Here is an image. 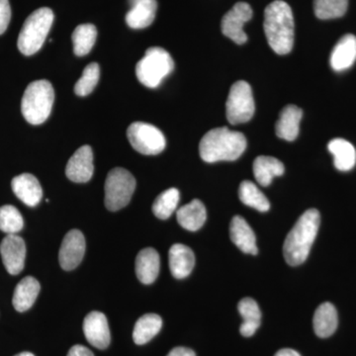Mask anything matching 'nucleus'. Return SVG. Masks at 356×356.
Instances as JSON below:
<instances>
[{"label":"nucleus","mask_w":356,"mask_h":356,"mask_svg":"<svg viewBox=\"0 0 356 356\" xmlns=\"http://www.w3.org/2000/svg\"><path fill=\"white\" fill-rule=\"evenodd\" d=\"M127 137L131 146L145 156H156L165 149L166 140L159 129L152 124L135 122L129 126Z\"/></svg>","instance_id":"9"},{"label":"nucleus","mask_w":356,"mask_h":356,"mask_svg":"<svg viewBox=\"0 0 356 356\" xmlns=\"http://www.w3.org/2000/svg\"><path fill=\"white\" fill-rule=\"evenodd\" d=\"M303 111L295 105H288L281 111L280 119L276 122V135L280 139L293 142L299 135L300 122Z\"/></svg>","instance_id":"20"},{"label":"nucleus","mask_w":356,"mask_h":356,"mask_svg":"<svg viewBox=\"0 0 356 356\" xmlns=\"http://www.w3.org/2000/svg\"><path fill=\"white\" fill-rule=\"evenodd\" d=\"M11 19V8L9 0H0V35L3 34Z\"/></svg>","instance_id":"35"},{"label":"nucleus","mask_w":356,"mask_h":356,"mask_svg":"<svg viewBox=\"0 0 356 356\" xmlns=\"http://www.w3.org/2000/svg\"><path fill=\"white\" fill-rule=\"evenodd\" d=\"M356 60V37L344 35L334 46L331 55V65L336 72L350 69Z\"/></svg>","instance_id":"19"},{"label":"nucleus","mask_w":356,"mask_h":356,"mask_svg":"<svg viewBox=\"0 0 356 356\" xmlns=\"http://www.w3.org/2000/svg\"><path fill=\"white\" fill-rule=\"evenodd\" d=\"M274 356H301L297 353L296 350H291V348H283L275 353Z\"/></svg>","instance_id":"38"},{"label":"nucleus","mask_w":356,"mask_h":356,"mask_svg":"<svg viewBox=\"0 0 356 356\" xmlns=\"http://www.w3.org/2000/svg\"><path fill=\"white\" fill-rule=\"evenodd\" d=\"M168 259L170 271L177 280L187 277L195 266V255L191 248L182 243H175L170 248Z\"/></svg>","instance_id":"18"},{"label":"nucleus","mask_w":356,"mask_h":356,"mask_svg":"<svg viewBox=\"0 0 356 356\" xmlns=\"http://www.w3.org/2000/svg\"><path fill=\"white\" fill-rule=\"evenodd\" d=\"M54 17L51 9L42 7L26 19L17 42L23 55H34L42 48L53 25Z\"/></svg>","instance_id":"5"},{"label":"nucleus","mask_w":356,"mask_h":356,"mask_svg":"<svg viewBox=\"0 0 356 356\" xmlns=\"http://www.w3.org/2000/svg\"><path fill=\"white\" fill-rule=\"evenodd\" d=\"M40 289L39 281L33 276H26L18 283L14 290L13 304L16 311L25 312L29 310L37 297H38Z\"/></svg>","instance_id":"22"},{"label":"nucleus","mask_w":356,"mask_h":356,"mask_svg":"<svg viewBox=\"0 0 356 356\" xmlns=\"http://www.w3.org/2000/svg\"><path fill=\"white\" fill-rule=\"evenodd\" d=\"M15 356H35L31 353H27V351H25V353H21L19 355H15Z\"/></svg>","instance_id":"39"},{"label":"nucleus","mask_w":356,"mask_h":356,"mask_svg":"<svg viewBox=\"0 0 356 356\" xmlns=\"http://www.w3.org/2000/svg\"><path fill=\"white\" fill-rule=\"evenodd\" d=\"M238 310L243 318L240 332L242 336L250 337L254 336L255 332L261 327V312L257 302L252 298L241 300Z\"/></svg>","instance_id":"27"},{"label":"nucleus","mask_w":356,"mask_h":356,"mask_svg":"<svg viewBox=\"0 0 356 356\" xmlns=\"http://www.w3.org/2000/svg\"><path fill=\"white\" fill-rule=\"evenodd\" d=\"M168 356H196V355L191 348H175L170 350Z\"/></svg>","instance_id":"37"},{"label":"nucleus","mask_w":356,"mask_h":356,"mask_svg":"<svg viewBox=\"0 0 356 356\" xmlns=\"http://www.w3.org/2000/svg\"><path fill=\"white\" fill-rule=\"evenodd\" d=\"M320 222L318 211L309 209L289 232L283 245V254L289 266H298L306 261L318 235Z\"/></svg>","instance_id":"3"},{"label":"nucleus","mask_w":356,"mask_h":356,"mask_svg":"<svg viewBox=\"0 0 356 356\" xmlns=\"http://www.w3.org/2000/svg\"><path fill=\"white\" fill-rule=\"evenodd\" d=\"M96 37H97V30L95 25L77 26L72 37L74 54L79 57L88 55L95 46Z\"/></svg>","instance_id":"30"},{"label":"nucleus","mask_w":356,"mask_h":356,"mask_svg":"<svg viewBox=\"0 0 356 356\" xmlns=\"http://www.w3.org/2000/svg\"><path fill=\"white\" fill-rule=\"evenodd\" d=\"M247 149L245 135L226 127L213 129L206 133L199 145L201 159L206 163L233 161Z\"/></svg>","instance_id":"2"},{"label":"nucleus","mask_w":356,"mask_h":356,"mask_svg":"<svg viewBox=\"0 0 356 356\" xmlns=\"http://www.w3.org/2000/svg\"><path fill=\"white\" fill-rule=\"evenodd\" d=\"M95 172L93 152L91 147L83 146L76 149L67 161L65 175L72 181L86 184L92 178Z\"/></svg>","instance_id":"13"},{"label":"nucleus","mask_w":356,"mask_h":356,"mask_svg":"<svg viewBox=\"0 0 356 356\" xmlns=\"http://www.w3.org/2000/svg\"><path fill=\"white\" fill-rule=\"evenodd\" d=\"M55 102V91L50 81H33L26 88L21 102V111L28 123L41 125L50 116Z\"/></svg>","instance_id":"4"},{"label":"nucleus","mask_w":356,"mask_h":356,"mask_svg":"<svg viewBox=\"0 0 356 356\" xmlns=\"http://www.w3.org/2000/svg\"><path fill=\"white\" fill-rule=\"evenodd\" d=\"M313 324L314 331L318 337L325 339L334 334L339 325L336 307L329 302L318 306L314 315Z\"/></svg>","instance_id":"24"},{"label":"nucleus","mask_w":356,"mask_h":356,"mask_svg":"<svg viewBox=\"0 0 356 356\" xmlns=\"http://www.w3.org/2000/svg\"><path fill=\"white\" fill-rule=\"evenodd\" d=\"M0 254L6 270L11 275H17L24 268L25 242L17 235H7L0 243Z\"/></svg>","instance_id":"12"},{"label":"nucleus","mask_w":356,"mask_h":356,"mask_svg":"<svg viewBox=\"0 0 356 356\" xmlns=\"http://www.w3.org/2000/svg\"><path fill=\"white\" fill-rule=\"evenodd\" d=\"M177 221L180 226L188 231L195 232L202 228L207 219L205 206L198 199L182 206L177 211Z\"/></svg>","instance_id":"23"},{"label":"nucleus","mask_w":356,"mask_h":356,"mask_svg":"<svg viewBox=\"0 0 356 356\" xmlns=\"http://www.w3.org/2000/svg\"><path fill=\"white\" fill-rule=\"evenodd\" d=\"M229 238L236 247L245 254L257 255L259 252L254 231L243 217L235 216L232 219L229 224Z\"/></svg>","instance_id":"17"},{"label":"nucleus","mask_w":356,"mask_h":356,"mask_svg":"<svg viewBox=\"0 0 356 356\" xmlns=\"http://www.w3.org/2000/svg\"><path fill=\"white\" fill-rule=\"evenodd\" d=\"M255 110L252 88L247 81H236L229 90L226 103L227 120L232 125L247 123Z\"/></svg>","instance_id":"8"},{"label":"nucleus","mask_w":356,"mask_h":356,"mask_svg":"<svg viewBox=\"0 0 356 356\" xmlns=\"http://www.w3.org/2000/svg\"><path fill=\"white\" fill-rule=\"evenodd\" d=\"M67 356H95V355H93L92 351L88 350L86 346L77 344V346H72L70 348Z\"/></svg>","instance_id":"36"},{"label":"nucleus","mask_w":356,"mask_h":356,"mask_svg":"<svg viewBox=\"0 0 356 356\" xmlns=\"http://www.w3.org/2000/svg\"><path fill=\"white\" fill-rule=\"evenodd\" d=\"M348 0H314V11L318 19L339 18L348 10Z\"/></svg>","instance_id":"32"},{"label":"nucleus","mask_w":356,"mask_h":356,"mask_svg":"<svg viewBox=\"0 0 356 356\" xmlns=\"http://www.w3.org/2000/svg\"><path fill=\"white\" fill-rule=\"evenodd\" d=\"M159 255L154 248H147L140 250L136 259V274L143 284H152L159 273Z\"/></svg>","instance_id":"21"},{"label":"nucleus","mask_w":356,"mask_h":356,"mask_svg":"<svg viewBox=\"0 0 356 356\" xmlns=\"http://www.w3.org/2000/svg\"><path fill=\"white\" fill-rule=\"evenodd\" d=\"M24 226L22 215L13 205L0 207V231L7 235H16Z\"/></svg>","instance_id":"33"},{"label":"nucleus","mask_w":356,"mask_h":356,"mask_svg":"<svg viewBox=\"0 0 356 356\" xmlns=\"http://www.w3.org/2000/svg\"><path fill=\"white\" fill-rule=\"evenodd\" d=\"M86 252V238L79 229H72L65 235L60 248L58 259L63 269L70 271L81 264Z\"/></svg>","instance_id":"11"},{"label":"nucleus","mask_w":356,"mask_h":356,"mask_svg":"<svg viewBox=\"0 0 356 356\" xmlns=\"http://www.w3.org/2000/svg\"><path fill=\"white\" fill-rule=\"evenodd\" d=\"M252 170L255 179L261 186H268L276 177H281L284 173V165L280 159L273 156H261L254 159Z\"/></svg>","instance_id":"25"},{"label":"nucleus","mask_w":356,"mask_h":356,"mask_svg":"<svg viewBox=\"0 0 356 356\" xmlns=\"http://www.w3.org/2000/svg\"><path fill=\"white\" fill-rule=\"evenodd\" d=\"M180 194L177 188H170L159 194L153 204L154 216L161 220L168 219L177 210Z\"/></svg>","instance_id":"31"},{"label":"nucleus","mask_w":356,"mask_h":356,"mask_svg":"<svg viewBox=\"0 0 356 356\" xmlns=\"http://www.w3.org/2000/svg\"><path fill=\"white\" fill-rule=\"evenodd\" d=\"M173 69L175 62L168 51L161 47H152L136 65V76L147 88H156Z\"/></svg>","instance_id":"6"},{"label":"nucleus","mask_w":356,"mask_h":356,"mask_svg":"<svg viewBox=\"0 0 356 356\" xmlns=\"http://www.w3.org/2000/svg\"><path fill=\"white\" fill-rule=\"evenodd\" d=\"M130 10L126 15V23L132 29H145L153 24L156 18V0H129Z\"/></svg>","instance_id":"15"},{"label":"nucleus","mask_w":356,"mask_h":356,"mask_svg":"<svg viewBox=\"0 0 356 356\" xmlns=\"http://www.w3.org/2000/svg\"><path fill=\"white\" fill-rule=\"evenodd\" d=\"M330 153L334 156L337 170L350 172L356 163V151L353 144L344 139H334L327 145Z\"/></svg>","instance_id":"26"},{"label":"nucleus","mask_w":356,"mask_h":356,"mask_svg":"<svg viewBox=\"0 0 356 356\" xmlns=\"http://www.w3.org/2000/svg\"><path fill=\"white\" fill-rule=\"evenodd\" d=\"M238 197L245 205L254 208L259 212H267L270 209L268 199L257 188V185L250 180H245L241 184L238 188Z\"/></svg>","instance_id":"29"},{"label":"nucleus","mask_w":356,"mask_h":356,"mask_svg":"<svg viewBox=\"0 0 356 356\" xmlns=\"http://www.w3.org/2000/svg\"><path fill=\"white\" fill-rule=\"evenodd\" d=\"M84 336L88 343L98 350H105L110 344V330L106 316L102 312H91L83 322Z\"/></svg>","instance_id":"14"},{"label":"nucleus","mask_w":356,"mask_h":356,"mask_svg":"<svg viewBox=\"0 0 356 356\" xmlns=\"http://www.w3.org/2000/svg\"><path fill=\"white\" fill-rule=\"evenodd\" d=\"M100 77V67L97 63H91L83 70V76L74 86V92L79 96H88L97 86Z\"/></svg>","instance_id":"34"},{"label":"nucleus","mask_w":356,"mask_h":356,"mask_svg":"<svg viewBox=\"0 0 356 356\" xmlns=\"http://www.w3.org/2000/svg\"><path fill=\"white\" fill-rule=\"evenodd\" d=\"M136 188V179L125 168H116L109 172L105 181V206L115 212L130 203Z\"/></svg>","instance_id":"7"},{"label":"nucleus","mask_w":356,"mask_h":356,"mask_svg":"<svg viewBox=\"0 0 356 356\" xmlns=\"http://www.w3.org/2000/svg\"><path fill=\"white\" fill-rule=\"evenodd\" d=\"M163 327V320L156 314H147L136 323L133 339L136 344L142 346L154 339Z\"/></svg>","instance_id":"28"},{"label":"nucleus","mask_w":356,"mask_h":356,"mask_svg":"<svg viewBox=\"0 0 356 356\" xmlns=\"http://www.w3.org/2000/svg\"><path fill=\"white\" fill-rule=\"evenodd\" d=\"M11 186L14 194L29 207L38 205L43 197L41 184L31 173H22L14 177Z\"/></svg>","instance_id":"16"},{"label":"nucleus","mask_w":356,"mask_h":356,"mask_svg":"<svg viewBox=\"0 0 356 356\" xmlns=\"http://www.w3.org/2000/svg\"><path fill=\"white\" fill-rule=\"evenodd\" d=\"M264 32L269 46L278 55H287L294 44V17L291 7L276 0L264 10Z\"/></svg>","instance_id":"1"},{"label":"nucleus","mask_w":356,"mask_h":356,"mask_svg":"<svg viewBox=\"0 0 356 356\" xmlns=\"http://www.w3.org/2000/svg\"><path fill=\"white\" fill-rule=\"evenodd\" d=\"M252 9L245 2H238L231 10L225 14L221 22L222 34L236 44H243L248 41V36L243 31V25L252 17Z\"/></svg>","instance_id":"10"}]
</instances>
